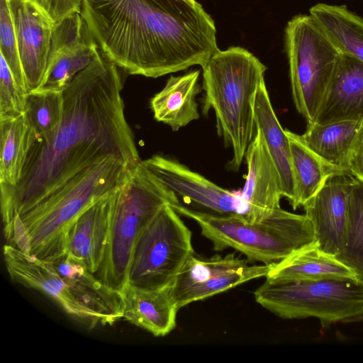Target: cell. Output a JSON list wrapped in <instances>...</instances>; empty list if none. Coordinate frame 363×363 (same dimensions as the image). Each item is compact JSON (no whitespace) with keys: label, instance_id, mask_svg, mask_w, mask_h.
<instances>
[{"label":"cell","instance_id":"cell-8","mask_svg":"<svg viewBox=\"0 0 363 363\" xmlns=\"http://www.w3.org/2000/svg\"><path fill=\"white\" fill-rule=\"evenodd\" d=\"M254 296L257 303L285 319L316 318L325 326L363 317V283L354 277L266 278Z\"/></svg>","mask_w":363,"mask_h":363},{"label":"cell","instance_id":"cell-6","mask_svg":"<svg viewBox=\"0 0 363 363\" xmlns=\"http://www.w3.org/2000/svg\"><path fill=\"white\" fill-rule=\"evenodd\" d=\"M179 215L195 220L213 250L233 248L250 262H279L296 251L317 245L315 230L304 215L274 210L258 221L235 216H216L191 209L179 202L170 205Z\"/></svg>","mask_w":363,"mask_h":363},{"label":"cell","instance_id":"cell-18","mask_svg":"<svg viewBox=\"0 0 363 363\" xmlns=\"http://www.w3.org/2000/svg\"><path fill=\"white\" fill-rule=\"evenodd\" d=\"M245 159L247 166L242 199L259 216L267 217L281 208L279 177L259 130L256 129Z\"/></svg>","mask_w":363,"mask_h":363},{"label":"cell","instance_id":"cell-27","mask_svg":"<svg viewBox=\"0 0 363 363\" xmlns=\"http://www.w3.org/2000/svg\"><path fill=\"white\" fill-rule=\"evenodd\" d=\"M335 258L363 283V182L354 177L342 246Z\"/></svg>","mask_w":363,"mask_h":363},{"label":"cell","instance_id":"cell-17","mask_svg":"<svg viewBox=\"0 0 363 363\" xmlns=\"http://www.w3.org/2000/svg\"><path fill=\"white\" fill-rule=\"evenodd\" d=\"M363 119V62L339 52L315 123Z\"/></svg>","mask_w":363,"mask_h":363},{"label":"cell","instance_id":"cell-1","mask_svg":"<svg viewBox=\"0 0 363 363\" xmlns=\"http://www.w3.org/2000/svg\"><path fill=\"white\" fill-rule=\"evenodd\" d=\"M121 71L99 51L64 89L60 127L48 138L34 135L18 183L0 186L3 228L107 157H117L131 168L141 162L125 116Z\"/></svg>","mask_w":363,"mask_h":363},{"label":"cell","instance_id":"cell-26","mask_svg":"<svg viewBox=\"0 0 363 363\" xmlns=\"http://www.w3.org/2000/svg\"><path fill=\"white\" fill-rule=\"evenodd\" d=\"M34 135L23 115L0 119V186L18 183Z\"/></svg>","mask_w":363,"mask_h":363},{"label":"cell","instance_id":"cell-20","mask_svg":"<svg viewBox=\"0 0 363 363\" xmlns=\"http://www.w3.org/2000/svg\"><path fill=\"white\" fill-rule=\"evenodd\" d=\"M253 115L255 128L261 133L277 168L282 196L291 203L294 196V184L289 140L275 114L264 80L254 96Z\"/></svg>","mask_w":363,"mask_h":363},{"label":"cell","instance_id":"cell-2","mask_svg":"<svg viewBox=\"0 0 363 363\" xmlns=\"http://www.w3.org/2000/svg\"><path fill=\"white\" fill-rule=\"evenodd\" d=\"M80 13L99 51L128 74L202 67L218 50L214 21L196 0H82Z\"/></svg>","mask_w":363,"mask_h":363},{"label":"cell","instance_id":"cell-31","mask_svg":"<svg viewBox=\"0 0 363 363\" xmlns=\"http://www.w3.org/2000/svg\"><path fill=\"white\" fill-rule=\"evenodd\" d=\"M57 23L67 16L80 13L82 0H30Z\"/></svg>","mask_w":363,"mask_h":363},{"label":"cell","instance_id":"cell-13","mask_svg":"<svg viewBox=\"0 0 363 363\" xmlns=\"http://www.w3.org/2000/svg\"><path fill=\"white\" fill-rule=\"evenodd\" d=\"M99 53L98 45L80 13L55 23L47 69L36 90L63 91Z\"/></svg>","mask_w":363,"mask_h":363},{"label":"cell","instance_id":"cell-30","mask_svg":"<svg viewBox=\"0 0 363 363\" xmlns=\"http://www.w3.org/2000/svg\"><path fill=\"white\" fill-rule=\"evenodd\" d=\"M28 92L16 82L5 59L0 57V119L13 118L24 113Z\"/></svg>","mask_w":363,"mask_h":363},{"label":"cell","instance_id":"cell-24","mask_svg":"<svg viewBox=\"0 0 363 363\" xmlns=\"http://www.w3.org/2000/svg\"><path fill=\"white\" fill-rule=\"evenodd\" d=\"M356 278L354 274L335 257L313 245L294 252L281 260L269 264L266 278L321 279Z\"/></svg>","mask_w":363,"mask_h":363},{"label":"cell","instance_id":"cell-19","mask_svg":"<svg viewBox=\"0 0 363 363\" xmlns=\"http://www.w3.org/2000/svg\"><path fill=\"white\" fill-rule=\"evenodd\" d=\"M120 292L125 320L156 337L165 336L176 327L179 308L170 286L146 290L125 284Z\"/></svg>","mask_w":363,"mask_h":363},{"label":"cell","instance_id":"cell-16","mask_svg":"<svg viewBox=\"0 0 363 363\" xmlns=\"http://www.w3.org/2000/svg\"><path fill=\"white\" fill-rule=\"evenodd\" d=\"M116 189L84 209L67 233L66 255L94 274L107 248Z\"/></svg>","mask_w":363,"mask_h":363},{"label":"cell","instance_id":"cell-3","mask_svg":"<svg viewBox=\"0 0 363 363\" xmlns=\"http://www.w3.org/2000/svg\"><path fill=\"white\" fill-rule=\"evenodd\" d=\"M132 169L110 156L84 169L3 228L6 244L43 261L65 256L70 225L88 206L122 185Z\"/></svg>","mask_w":363,"mask_h":363},{"label":"cell","instance_id":"cell-10","mask_svg":"<svg viewBox=\"0 0 363 363\" xmlns=\"http://www.w3.org/2000/svg\"><path fill=\"white\" fill-rule=\"evenodd\" d=\"M179 215L167 203L142 230L133 249L126 284L155 290L172 284L194 252L191 232Z\"/></svg>","mask_w":363,"mask_h":363},{"label":"cell","instance_id":"cell-32","mask_svg":"<svg viewBox=\"0 0 363 363\" xmlns=\"http://www.w3.org/2000/svg\"><path fill=\"white\" fill-rule=\"evenodd\" d=\"M350 171L352 176L363 182V120L362 128L352 154Z\"/></svg>","mask_w":363,"mask_h":363},{"label":"cell","instance_id":"cell-23","mask_svg":"<svg viewBox=\"0 0 363 363\" xmlns=\"http://www.w3.org/2000/svg\"><path fill=\"white\" fill-rule=\"evenodd\" d=\"M309 14L339 52L363 62V18L346 5L318 3Z\"/></svg>","mask_w":363,"mask_h":363},{"label":"cell","instance_id":"cell-9","mask_svg":"<svg viewBox=\"0 0 363 363\" xmlns=\"http://www.w3.org/2000/svg\"><path fill=\"white\" fill-rule=\"evenodd\" d=\"M284 40L294 104L307 124L313 123L339 51L310 14L292 17L286 26Z\"/></svg>","mask_w":363,"mask_h":363},{"label":"cell","instance_id":"cell-7","mask_svg":"<svg viewBox=\"0 0 363 363\" xmlns=\"http://www.w3.org/2000/svg\"><path fill=\"white\" fill-rule=\"evenodd\" d=\"M179 201L140 163L133 168L115 191L108 242L95 276L110 289L121 291L126 284L133 249L140 232L164 205Z\"/></svg>","mask_w":363,"mask_h":363},{"label":"cell","instance_id":"cell-21","mask_svg":"<svg viewBox=\"0 0 363 363\" xmlns=\"http://www.w3.org/2000/svg\"><path fill=\"white\" fill-rule=\"evenodd\" d=\"M362 120L307 124L306 130L300 138L327 165L338 172L351 175L350 160Z\"/></svg>","mask_w":363,"mask_h":363},{"label":"cell","instance_id":"cell-5","mask_svg":"<svg viewBox=\"0 0 363 363\" xmlns=\"http://www.w3.org/2000/svg\"><path fill=\"white\" fill-rule=\"evenodd\" d=\"M3 255L13 281L44 293L70 315L91 325H113L123 318L121 292L106 286L69 255L43 261L8 244Z\"/></svg>","mask_w":363,"mask_h":363},{"label":"cell","instance_id":"cell-29","mask_svg":"<svg viewBox=\"0 0 363 363\" xmlns=\"http://www.w3.org/2000/svg\"><path fill=\"white\" fill-rule=\"evenodd\" d=\"M0 52L16 83L27 91L9 0H0Z\"/></svg>","mask_w":363,"mask_h":363},{"label":"cell","instance_id":"cell-11","mask_svg":"<svg viewBox=\"0 0 363 363\" xmlns=\"http://www.w3.org/2000/svg\"><path fill=\"white\" fill-rule=\"evenodd\" d=\"M140 164L167 191L195 207L193 210L216 216L239 217L252 222L264 218L240 194L219 186L176 160L153 155Z\"/></svg>","mask_w":363,"mask_h":363},{"label":"cell","instance_id":"cell-4","mask_svg":"<svg viewBox=\"0 0 363 363\" xmlns=\"http://www.w3.org/2000/svg\"><path fill=\"white\" fill-rule=\"evenodd\" d=\"M266 66L247 50L233 46L218 50L202 67V111L213 109L218 134L233 150L230 168L238 171L256 128L255 92L264 80Z\"/></svg>","mask_w":363,"mask_h":363},{"label":"cell","instance_id":"cell-15","mask_svg":"<svg viewBox=\"0 0 363 363\" xmlns=\"http://www.w3.org/2000/svg\"><path fill=\"white\" fill-rule=\"evenodd\" d=\"M352 175H330L319 191L303 206L313 224L318 248L336 257L345 229Z\"/></svg>","mask_w":363,"mask_h":363},{"label":"cell","instance_id":"cell-14","mask_svg":"<svg viewBox=\"0 0 363 363\" xmlns=\"http://www.w3.org/2000/svg\"><path fill=\"white\" fill-rule=\"evenodd\" d=\"M27 91L40 86L55 23L30 0H9Z\"/></svg>","mask_w":363,"mask_h":363},{"label":"cell","instance_id":"cell-28","mask_svg":"<svg viewBox=\"0 0 363 363\" xmlns=\"http://www.w3.org/2000/svg\"><path fill=\"white\" fill-rule=\"evenodd\" d=\"M63 113L62 91L35 90L27 94L23 117L35 138L52 136L60 127Z\"/></svg>","mask_w":363,"mask_h":363},{"label":"cell","instance_id":"cell-25","mask_svg":"<svg viewBox=\"0 0 363 363\" xmlns=\"http://www.w3.org/2000/svg\"><path fill=\"white\" fill-rule=\"evenodd\" d=\"M289 138L294 196L290 203L295 210L303 206L319 191L327 178L338 172L327 165L301 140L300 135L286 130Z\"/></svg>","mask_w":363,"mask_h":363},{"label":"cell","instance_id":"cell-22","mask_svg":"<svg viewBox=\"0 0 363 363\" xmlns=\"http://www.w3.org/2000/svg\"><path fill=\"white\" fill-rule=\"evenodd\" d=\"M199 70L171 76L164 88L150 101L155 120L169 125L173 131L199 118L196 96L201 89Z\"/></svg>","mask_w":363,"mask_h":363},{"label":"cell","instance_id":"cell-12","mask_svg":"<svg viewBox=\"0 0 363 363\" xmlns=\"http://www.w3.org/2000/svg\"><path fill=\"white\" fill-rule=\"evenodd\" d=\"M269 264L249 265L247 260L216 255L205 258L192 253L170 285L179 308L225 291L250 280L267 276Z\"/></svg>","mask_w":363,"mask_h":363}]
</instances>
